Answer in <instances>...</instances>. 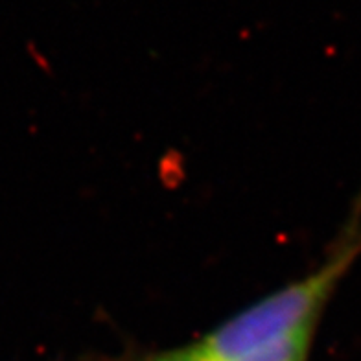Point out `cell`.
Wrapping results in <instances>:
<instances>
[{
    "label": "cell",
    "instance_id": "1",
    "mask_svg": "<svg viewBox=\"0 0 361 361\" xmlns=\"http://www.w3.org/2000/svg\"><path fill=\"white\" fill-rule=\"evenodd\" d=\"M321 267L273 291L214 330L142 361H238L305 326H317L341 279L361 257V218H354Z\"/></svg>",
    "mask_w": 361,
    "mask_h": 361
},
{
    "label": "cell",
    "instance_id": "2",
    "mask_svg": "<svg viewBox=\"0 0 361 361\" xmlns=\"http://www.w3.org/2000/svg\"><path fill=\"white\" fill-rule=\"evenodd\" d=\"M314 334L315 324L314 326L299 328V330L279 339L269 347L252 352V354L238 361H308Z\"/></svg>",
    "mask_w": 361,
    "mask_h": 361
}]
</instances>
